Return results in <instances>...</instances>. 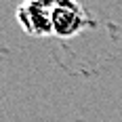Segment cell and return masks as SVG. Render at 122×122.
Instances as JSON below:
<instances>
[{
    "mask_svg": "<svg viewBox=\"0 0 122 122\" xmlns=\"http://www.w3.org/2000/svg\"><path fill=\"white\" fill-rule=\"evenodd\" d=\"M38 4H42V6H46V9H51V11H53V9H55V6H57V4H59L61 0H36Z\"/></svg>",
    "mask_w": 122,
    "mask_h": 122,
    "instance_id": "3",
    "label": "cell"
},
{
    "mask_svg": "<svg viewBox=\"0 0 122 122\" xmlns=\"http://www.w3.org/2000/svg\"><path fill=\"white\" fill-rule=\"evenodd\" d=\"M51 17H53V34H57L61 38L76 36L88 23L82 6L76 0H61L51 11Z\"/></svg>",
    "mask_w": 122,
    "mask_h": 122,
    "instance_id": "1",
    "label": "cell"
},
{
    "mask_svg": "<svg viewBox=\"0 0 122 122\" xmlns=\"http://www.w3.org/2000/svg\"><path fill=\"white\" fill-rule=\"evenodd\" d=\"M17 21L30 36H49L53 34L51 9L38 4L36 0H23L17 9Z\"/></svg>",
    "mask_w": 122,
    "mask_h": 122,
    "instance_id": "2",
    "label": "cell"
}]
</instances>
